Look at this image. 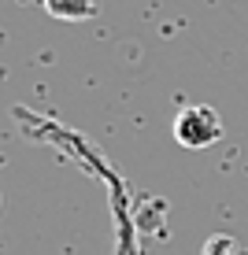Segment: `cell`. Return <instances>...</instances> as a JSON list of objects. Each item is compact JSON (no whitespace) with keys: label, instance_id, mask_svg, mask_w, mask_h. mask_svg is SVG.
Masks as SVG:
<instances>
[{"label":"cell","instance_id":"1","mask_svg":"<svg viewBox=\"0 0 248 255\" xmlns=\"http://www.w3.org/2000/svg\"><path fill=\"white\" fill-rule=\"evenodd\" d=\"M174 140L189 152H200V148H211L219 137H223V119H219L215 108L208 104H189L174 115V126H171Z\"/></svg>","mask_w":248,"mask_h":255},{"label":"cell","instance_id":"2","mask_svg":"<svg viewBox=\"0 0 248 255\" xmlns=\"http://www.w3.org/2000/svg\"><path fill=\"white\" fill-rule=\"evenodd\" d=\"M45 11L52 19H63V22H82V19H93L96 4L93 0H41Z\"/></svg>","mask_w":248,"mask_h":255},{"label":"cell","instance_id":"3","mask_svg":"<svg viewBox=\"0 0 248 255\" xmlns=\"http://www.w3.org/2000/svg\"><path fill=\"white\" fill-rule=\"evenodd\" d=\"M241 252H245V248H237L234 237L215 233V237H208V244H204V252H200V255H241Z\"/></svg>","mask_w":248,"mask_h":255},{"label":"cell","instance_id":"4","mask_svg":"<svg viewBox=\"0 0 248 255\" xmlns=\"http://www.w3.org/2000/svg\"><path fill=\"white\" fill-rule=\"evenodd\" d=\"M241 255H248V248H245V252H241Z\"/></svg>","mask_w":248,"mask_h":255}]
</instances>
